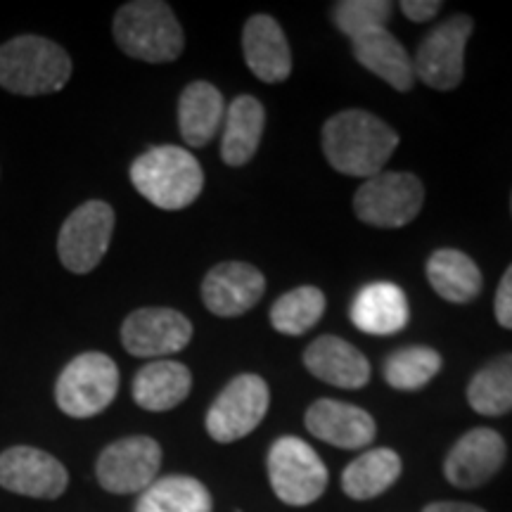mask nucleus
<instances>
[{"label":"nucleus","instance_id":"11","mask_svg":"<svg viewBox=\"0 0 512 512\" xmlns=\"http://www.w3.org/2000/svg\"><path fill=\"white\" fill-rule=\"evenodd\" d=\"M162 467V446L152 437H124L100 453L95 477L110 494H143Z\"/></svg>","mask_w":512,"mask_h":512},{"label":"nucleus","instance_id":"31","mask_svg":"<svg viewBox=\"0 0 512 512\" xmlns=\"http://www.w3.org/2000/svg\"><path fill=\"white\" fill-rule=\"evenodd\" d=\"M494 311H496L498 325L512 330V266L505 271L501 285H498L496 299H494Z\"/></svg>","mask_w":512,"mask_h":512},{"label":"nucleus","instance_id":"26","mask_svg":"<svg viewBox=\"0 0 512 512\" xmlns=\"http://www.w3.org/2000/svg\"><path fill=\"white\" fill-rule=\"evenodd\" d=\"M214 498L200 479L169 475L155 479L138 496L133 512H211Z\"/></svg>","mask_w":512,"mask_h":512},{"label":"nucleus","instance_id":"14","mask_svg":"<svg viewBox=\"0 0 512 512\" xmlns=\"http://www.w3.org/2000/svg\"><path fill=\"white\" fill-rule=\"evenodd\" d=\"M266 292V278L245 261H223L204 275L202 302L219 318L245 316Z\"/></svg>","mask_w":512,"mask_h":512},{"label":"nucleus","instance_id":"22","mask_svg":"<svg viewBox=\"0 0 512 512\" xmlns=\"http://www.w3.org/2000/svg\"><path fill=\"white\" fill-rule=\"evenodd\" d=\"M351 320L368 335H394L408 325L406 294L394 283H370L356 294Z\"/></svg>","mask_w":512,"mask_h":512},{"label":"nucleus","instance_id":"9","mask_svg":"<svg viewBox=\"0 0 512 512\" xmlns=\"http://www.w3.org/2000/svg\"><path fill=\"white\" fill-rule=\"evenodd\" d=\"M475 22L467 15H453L422 38L413 57L415 79L434 91H453L465 76V48Z\"/></svg>","mask_w":512,"mask_h":512},{"label":"nucleus","instance_id":"25","mask_svg":"<svg viewBox=\"0 0 512 512\" xmlns=\"http://www.w3.org/2000/svg\"><path fill=\"white\" fill-rule=\"evenodd\" d=\"M401 470V456L392 448H370L344 467L342 491L354 501H370L392 489Z\"/></svg>","mask_w":512,"mask_h":512},{"label":"nucleus","instance_id":"1","mask_svg":"<svg viewBox=\"0 0 512 512\" xmlns=\"http://www.w3.org/2000/svg\"><path fill=\"white\" fill-rule=\"evenodd\" d=\"M396 145L399 133L366 110H344L323 126L325 157L332 169L344 176H377L394 155Z\"/></svg>","mask_w":512,"mask_h":512},{"label":"nucleus","instance_id":"18","mask_svg":"<svg viewBox=\"0 0 512 512\" xmlns=\"http://www.w3.org/2000/svg\"><path fill=\"white\" fill-rule=\"evenodd\" d=\"M304 366L318 380L339 389H361L370 382V361L347 339L323 335L304 351Z\"/></svg>","mask_w":512,"mask_h":512},{"label":"nucleus","instance_id":"19","mask_svg":"<svg viewBox=\"0 0 512 512\" xmlns=\"http://www.w3.org/2000/svg\"><path fill=\"white\" fill-rule=\"evenodd\" d=\"M192 389V373L188 366L169 358L150 361L133 377V401L143 411L164 413L188 399Z\"/></svg>","mask_w":512,"mask_h":512},{"label":"nucleus","instance_id":"8","mask_svg":"<svg viewBox=\"0 0 512 512\" xmlns=\"http://www.w3.org/2000/svg\"><path fill=\"white\" fill-rule=\"evenodd\" d=\"M114 233V209L102 200H88L67 216L57 235V256L76 275L95 271L107 254Z\"/></svg>","mask_w":512,"mask_h":512},{"label":"nucleus","instance_id":"3","mask_svg":"<svg viewBox=\"0 0 512 512\" xmlns=\"http://www.w3.org/2000/svg\"><path fill=\"white\" fill-rule=\"evenodd\" d=\"M112 34L128 57L140 62H174L185 48V36L171 5L162 0H133L114 15Z\"/></svg>","mask_w":512,"mask_h":512},{"label":"nucleus","instance_id":"10","mask_svg":"<svg viewBox=\"0 0 512 512\" xmlns=\"http://www.w3.org/2000/svg\"><path fill=\"white\" fill-rule=\"evenodd\" d=\"M271 392L264 377L245 373L226 384L207 411V434L219 444H233L252 434L266 418Z\"/></svg>","mask_w":512,"mask_h":512},{"label":"nucleus","instance_id":"17","mask_svg":"<svg viewBox=\"0 0 512 512\" xmlns=\"http://www.w3.org/2000/svg\"><path fill=\"white\" fill-rule=\"evenodd\" d=\"M242 53L256 79L283 83L292 74V50L285 31L271 15H254L242 29Z\"/></svg>","mask_w":512,"mask_h":512},{"label":"nucleus","instance_id":"5","mask_svg":"<svg viewBox=\"0 0 512 512\" xmlns=\"http://www.w3.org/2000/svg\"><path fill=\"white\" fill-rule=\"evenodd\" d=\"M119 392V368L107 354L86 351L72 358L55 384L57 408L76 420L100 415Z\"/></svg>","mask_w":512,"mask_h":512},{"label":"nucleus","instance_id":"28","mask_svg":"<svg viewBox=\"0 0 512 512\" xmlns=\"http://www.w3.org/2000/svg\"><path fill=\"white\" fill-rule=\"evenodd\" d=\"M325 313V294L313 285L285 292L271 309V325L280 335L299 337L309 332Z\"/></svg>","mask_w":512,"mask_h":512},{"label":"nucleus","instance_id":"16","mask_svg":"<svg viewBox=\"0 0 512 512\" xmlns=\"http://www.w3.org/2000/svg\"><path fill=\"white\" fill-rule=\"evenodd\" d=\"M304 422L313 437L330 446L347 448V451L370 446L377 434L373 415L335 399H318L311 403Z\"/></svg>","mask_w":512,"mask_h":512},{"label":"nucleus","instance_id":"6","mask_svg":"<svg viewBox=\"0 0 512 512\" xmlns=\"http://www.w3.org/2000/svg\"><path fill=\"white\" fill-rule=\"evenodd\" d=\"M268 479L280 501L304 508L325 494L328 467L304 439L280 437L268 451Z\"/></svg>","mask_w":512,"mask_h":512},{"label":"nucleus","instance_id":"32","mask_svg":"<svg viewBox=\"0 0 512 512\" xmlns=\"http://www.w3.org/2000/svg\"><path fill=\"white\" fill-rule=\"evenodd\" d=\"M401 10H403V15L411 19V22L422 24L437 15V12L441 10V3L439 0H403Z\"/></svg>","mask_w":512,"mask_h":512},{"label":"nucleus","instance_id":"24","mask_svg":"<svg viewBox=\"0 0 512 512\" xmlns=\"http://www.w3.org/2000/svg\"><path fill=\"white\" fill-rule=\"evenodd\" d=\"M427 280L441 299L467 304L482 292V271L475 261L458 249H437L427 261Z\"/></svg>","mask_w":512,"mask_h":512},{"label":"nucleus","instance_id":"7","mask_svg":"<svg viewBox=\"0 0 512 512\" xmlns=\"http://www.w3.org/2000/svg\"><path fill=\"white\" fill-rule=\"evenodd\" d=\"M425 204V185L418 176L403 171H380L356 190L354 211L375 228L408 226Z\"/></svg>","mask_w":512,"mask_h":512},{"label":"nucleus","instance_id":"23","mask_svg":"<svg viewBox=\"0 0 512 512\" xmlns=\"http://www.w3.org/2000/svg\"><path fill=\"white\" fill-rule=\"evenodd\" d=\"M354 43V55L356 60L380 76L384 83L394 88L399 93H408L415 86V72H413V60L408 55V50L396 41L394 34H389L387 29H375L370 34L356 38Z\"/></svg>","mask_w":512,"mask_h":512},{"label":"nucleus","instance_id":"30","mask_svg":"<svg viewBox=\"0 0 512 512\" xmlns=\"http://www.w3.org/2000/svg\"><path fill=\"white\" fill-rule=\"evenodd\" d=\"M389 17H392V3L387 0H342L332 8V22L351 41L375 29H384Z\"/></svg>","mask_w":512,"mask_h":512},{"label":"nucleus","instance_id":"12","mask_svg":"<svg viewBox=\"0 0 512 512\" xmlns=\"http://www.w3.org/2000/svg\"><path fill=\"white\" fill-rule=\"evenodd\" d=\"M192 339V323L176 309L147 306L128 313L121 325V344L131 356L159 358L183 351Z\"/></svg>","mask_w":512,"mask_h":512},{"label":"nucleus","instance_id":"15","mask_svg":"<svg viewBox=\"0 0 512 512\" xmlns=\"http://www.w3.org/2000/svg\"><path fill=\"white\" fill-rule=\"evenodd\" d=\"M508 456L505 439L489 427H475L448 451L444 475L458 489H477L498 475Z\"/></svg>","mask_w":512,"mask_h":512},{"label":"nucleus","instance_id":"27","mask_svg":"<svg viewBox=\"0 0 512 512\" xmlns=\"http://www.w3.org/2000/svg\"><path fill=\"white\" fill-rule=\"evenodd\" d=\"M467 403L486 418H501L512 411V354L491 358L467 384Z\"/></svg>","mask_w":512,"mask_h":512},{"label":"nucleus","instance_id":"4","mask_svg":"<svg viewBox=\"0 0 512 512\" xmlns=\"http://www.w3.org/2000/svg\"><path fill=\"white\" fill-rule=\"evenodd\" d=\"M72 57L43 36H17L0 46V88L15 95H48L67 86Z\"/></svg>","mask_w":512,"mask_h":512},{"label":"nucleus","instance_id":"2","mask_svg":"<svg viewBox=\"0 0 512 512\" xmlns=\"http://www.w3.org/2000/svg\"><path fill=\"white\" fill-rule=\"evenodd\" d=\"M131 183L155 207L178 211L200 197L204 171L185 147L157 145L131 164Z\"/></svg>","mask_w":512,"mask_h":512},{"label":"nucleus","instance_id":"20","mask_svg":"<svg viewBox=\"0 0 512 512\" xmlns=\"http://www.w3.org/2000/svg\"><path fill=\"white\" fill-rule=\"evenodd\" d=\"M226 100L209 81H192L178 98V128L190 147H204L221 131Z\"/></svg>","mask_w":512,"mask_h":512},{"label":"nucleus","instance_id":"13","mask_svg":"<svg viewBox=\"0 0 512 512\" xmlns=\"http://www.w3.org/2000/svg\"><path fill=\"white\" fill-rule=\"evenodd\" d=\"M0 486L17 496L55 501L69 486L67 467L34 446H12L0 453Z\"/></svg>","mask_w":512,"mask_h":512},{"label":"nucleus","instance_id":"29","mask_svg":"<svg viewBox=\"0 0 512 512\" xmlns=\"http://www.w3.org/2000/svg\"><path fill=\"white\" fill-rule=\"evenodd\" d=\"M439 351L430 347H406L384 361V380L396 392H418L441 370Z\"/></svg>","mask_w":512,"mask_h":512},{"label":"nucleus","instance_id":"33","mask_svg":"<svg viewBox=\"0 0 512 512\" xmlns=\"http://www.w3.org/2000/svg\"><path fill=\"white\" fill-rule=\"evenodd\" d=\"M422 512H486V510H482L479 505H472V503L439 501V503H430Z\"/></svg>","mask_w":512,"mask_h":512},{"label":"nucleus","instance_id":"21","mask_svg":"<svg viewBox=\"0 0 512 512\" xmlns=\"http://www.w3.org/2000/svg\"><path fill=\"white\" fill-rule=\"evenodd\" d=\"M266 126V110L252 95H240L226 105L221 126V157L228 166H242L256 155Z\"/></svg>","mask_w":512,"mask_h":512}]
</instances>
